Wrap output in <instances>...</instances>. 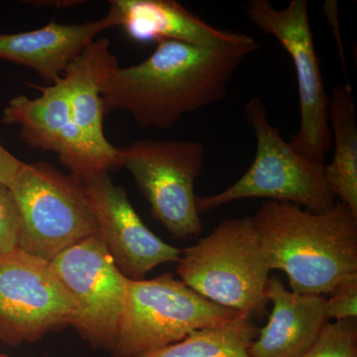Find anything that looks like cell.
Wrapping results in <instances>:
<instances>
[{"instance_id": "1", "label": "cell", "mask_w": 357, "mask_h": 357, "mask_svg": "<svg viewBox=\"0 0 357 357\" xmlns=\"http://www.w3.org/2000/svg\"><path fill=\"white\" fill-rule=\"evenodd\" d=\"M259 49L255 40L218 48L159 42L143 62L112 70L102 93L105 114L126 110L141 128H172L183 115L225 100L231 77Z\"/></svg>"}, {"instance_id": "2", "label": "cell", "mask_w": 357, "mask_h": 357, "mask_svg": "<svg viewBox=\"0 0 357 357\" xmlns=\"http://www.w3.org/2000/svg\"><path fill=\"white\" fill-rule=\"evenodd\" d=\"M253 220L268 268L287 275L293 292L326 296L357 277V215L340 202L311 213L267 199Z\"/></svg>"}, {"instance_id": "3", "label": "cell", "mask_w": 357, "mask_h": 357, "mask_svg": "<svg viewBox=\"0 0 357 357\" xmlns=\"http://www.w3.org/2000/svg\"><path fill=\"white\" fill-rule=\"evenodd\" d=\"M181 281L206 299L246 318L267 314L270 269L253 218H229L178 260Z\"/></svg>"}, {"instance_id": "4", "label": "cell", "mask_w": 357, "mask_h": 357, "mask_svg": "<svg viewBox=\"0 0 357 357\" xmlns=\"http://www.w3.org/2000/svg\"><path fill=\"white\" fill-rule=\"evenodd\" d=\"M255 133L256 153L248 171L225 191L197 198L199 215L238 199L264 198L295 204L311 213L332 208L335 198L326 178V163L305 156L270 123L258 98L244 107Z\"/></svg>"}, {"instance_id": "5", "label": "cell", "mask_w": 357, "mask_h": 357, "mask_svg": "<svg viewBox=\"0 0 357 357\" xmlns=\"http://www.w3.org/2000/svg\"><path fill=\"white\" fill-rule=\"evenodd\" d=\"M9 190L20 213L18 248L51 262L98 234L83 182L46 162L23 164Z\"/></svg>"}, {"instance_id": "6", "label": "cell", "mask_w": 357, "mask_h": 357, "mask_svg": "<svg viewBox=\"0 0 357 357\" xmlns=\"http://www.w3.org/2000/svg\"><path fill=\"white\" fill-rule=\"evenodd\" d=\"M239 312L206 299L164 273L129 280L114 357H137L181 342L190 333L220 325Z\"/></svg>"}, {"instance_id": "7", "label": "cell", "mask_w": 357, "mask_h": 357, "mask_svg": "<svg viewBox=\"0 0 357 357\" xmlns=\"http://www.w3.org/2000/svg\"><path fill=\"white\" fill-rule=\"evenodd\" d=\"M119 166L132 174L155 220L175 238L201 236L195 184L203 171L206 149L198 141H136L119 148Z\"/></svg>"}, {"instance_id": "8", "label": "cell", "mask_w": 357, "mask_h": 357, "mask_svg": "<svg viewBox=\"0 0 357 357\" xmlns=\"http://www.w3.org/2000/svg\"><path fill=\"white\" fill-rule=\"evenodd\" d=\"M245 11L251 23L280 43L295 66L301 121L291 144L305 156L325 162L333 145L330 96L310 25L309 3L307 0H292L285 8L278 9L268 0H248Z\"/></svg>"}, {"instance_id": "9", "label": "cell", "mask_w": 357, "mask_h": 357, "mask_svg": "<svg viewBox=\"0 0 357 357\" xmlns=\"http://www.w3.org/2000/svg\"><path fill=\"white\" fill-rule=\"evenodd\" d=\"M50 263L76 305L70 326L93 349L112 354L129 279L115 265L100 232L66 249Z\"/></svg>"}, {"instance_id": "10", "label": "cell", "mask_w": 357, "mask_h": 357, "mask_svg": "<svg viewBox=\"0 0 357 357\" xmlns=\"http://www.w3.org/2000/svg\"><path fill=\"white\" fill-rule=\"evenodd\" d=\"M75 301L51 263L16 248L0 255V340L34 342L70 326Z\"/></svg>"}, {"instance_id": "11", "label": "cell", "mask_w": 357, "mask_h": 357, "mask_svg": "<svg viewBox=\"0 0 357 357\" xmlns=\"http://www.w3.org/2000/svg\"><path fill=\"white\" fill-rule=\"evenodd\" d=\"M83 184L93 206L98 232L116 267L129 280L164 263L178 262L182 250L160 239L142 222L126 190L115 185L109 172L98 174Z\"/></svg>"}, {"instance_id": "12", "label": "cell", "mask_w": 357, "mask_h": 357, "mask_svg": "<svg viewBox=\"0 0 357 357\" xmlns=\"http://www.w3.org/2000/svg\"><path fill=\"white\" fill-rule=\"evenodd\" d=\"M38 89L42 91L39 98L18 96L10 100L3 110L2 123L20 126L25 144L58 154L70 175L81 182L100 174L73 123L64 77Z\"/></svg>"}, {"instance_id": "13", "label": "cell", "mask_w": 357, "mask_h": 357, "mask_svg": "<svg viewBox=\"0 0 357 357\" xmlns=\"http://www.w3.org/2000/svg\"><path fill=\"white\" fill-rule=\"evenodd\" d=\"M117 66L109 40L102 38L91 42L63 74L73 123L100 173L119 166V148L110 144L103 134L102 98L107 77Z\"/></svg>"}, {"instance_id": "14", "label": "cell", "mask_w": 357, "mask_h": 357, "mask_svg": "<svg viewBox=\"0 0 357 357\" xmlns=\"http://www.w3.org/2000/svg\"><path fill=\"white\" fill-rule=\"evenodd\" d=\"M109 3L119 26L139 43L172 40L218 48L255 41L243 33L213 27L174 0H114Z\"/></svg>"}, {"instance_id": "15", "label": "cell", "mask_w": 357, "mask_h": 357, "mask_svg": "<svg viewBox=\"0 0 357 357\" xmlns=\"http://www.w3.org/2000/svg\"><path fill=\"white\" fill-rule=\"evenodd\" d=\"M265 297L272 303L268 323L250 349V357H300L328 323L326 296L289 291L280 279L269 278Z\"/></svg>"}, {"instance_id": "16", "label": "cell", "mask_w": 357, "mask_h": 357, "mask_svg": "<svg viewBox=\"0 0 357 357\" xmlns=\"http://www.w3.org/2000/svg\"><path fill=\"white\" fill-rule=\"evenodd\" d=\"M116 26V17L109 9L102 20L84 24L62 25L53 21L33 31L0 34V59L31 68L52 84L95 41L96 35Z\"/></svg>"}, {"instance_id": "17", "label": "cell", "mask_w": 357, "mask_h": 357, "mask_svg": "<svg viewBox=\"0 0 357 357\" xmlns=\"http://www.w3.org/2000/svg\"><path fill=\"white\" fill-rule=\"evenodd\" d=\"M328 122L335 151L331 164H326V181L335 198L357 215V128L349 83L333 89L328 100Z\"/></svg>"}, {"instance_id": "18", "label": "cell", "mask_w": 357, "mask_h": 357, "mask_svg": "<svg viewBox=\"0 0 357 357\" xmlns=\"http://www.w3.org/2000/svg\"><path fill=\"white\" fill-rule=\"evenodd\" d=\"M252 319L243 314L190 333L181 342L137 357H250L249 349L259 333Z\"/></svg>"}, {"instance_id": "19", "label": "cell", "mask_w": 357, "mask_h": 357, "mask_svg": "<svg viewBox=\"0 0 357 357\" xmlns=\"http://www.w3.org/2000/svg\"><path fill=\"white\" fill-rule=\"evenodd\" d=\"M300 357H357L356 319L328 321Z\"/></svg>"}, {"instance_id": "20", "label": "cell", "mask_w": 357, "mask_h": 357, "mask_svg": "<svg viewBox=\"0 0 357 357\" xmlns=\"http://www.w3.org/2000/svg\"><path fill=\"white\" fill-rule=\"evenodd\" d=\"M20 220L10 190L0 184V255L18 248Z\"/></svg>"}, {"instance_id": "21", "label": "cell", "mask_w": 357, "mask_h": 357, "mask_svg": "<svg viewBox=\"0 0 357 357\" xmlns=\"http://www.w3.org/2000/svg\"><path fill=\"white\" fill-rule=\"evenodd\" d=\"M330 298H326L325 311L328 321H347L357 318V277L338 284Z\"/></svg>"}, {"instance_id": "22", "label": "cell", "mask_w": 357, "mask_h": 357, "mask_svg": "<svg viewBox=\"0 0 357 357\" xmlns=\"http://www.w3.org/2000/svg\"><path fill=\"white\" fill-rule=\"evenodd\" d=\"M23 164L0 143V184L9 187Z\"/></svg>"}, {"instance_id": "23", "label": "cell", "mask_w": 357, "mask_h": 357, "mask_svg": "<svg viewBox=\"0 0 357 357\" xmlns=\"http://www.w3.org/2000/svg\"><path fill=\"white\" fill-rule=\"evenodd\" d=\"M324 13L326 14V20L330 23L331 27L333 28V33L337 38L338 49H340V60H342V67L347 74V65H345L344 48H342V39L340 37V27H338V6L337 1H326L323 6Z\"/></svg>"}, {"instance_id": "24", "label": "cell", "mask_w": 357, "mask_h": 357, "mask_svg": "<svg viewBox=\"0 0 357 357\" xmlns=\"http://www.w3.org/2000/svg\"><path fill=\"white\" fill-rule=\"evenodd\" d=\"M0 357H7L6 354H0Z\"/></svg>"}]
</instances>
